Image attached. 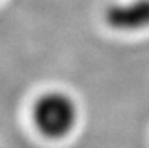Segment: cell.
<instances>
[{"label": "cell", "instance_id": "cell-1", "mask_svg": "<svg viewBox=\"0 0 149 148\" xmlns=\"http://www.w3.org/2000/svg\"><path fill=\"white\" fill-rule=\"evenodd\" d=\"M80 116L77 100L62 90L44 92L31 107V119L36 132L49 141H62L71 137L80 123Z\"/></svg>", "mask_w": 149, "mask_h": 148}, {"label": "cell", "instance_id": "cell-2", "mask_svg": "<svg viewBox=\"0 0 149 148\" xmlns=\"http://www.w3.org/2000/svg\"><path fill=\"white\" fill-rule=\"evenodd\" d=\"M104 23L120 34H139L149 29V0H119L107 4Z\"/></svg>", "mask_w": 149, "mask_h": 148}]
</instances>
